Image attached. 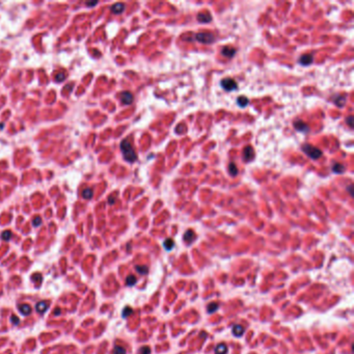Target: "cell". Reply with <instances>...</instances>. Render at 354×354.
<instances>
[{"mask_svg": "<svg viewBox=\"0 0 354 354\" xmlns=\"http://www.w3.org/2000/svg\"><path fill=\"white\" fill-rule=\"evenodd\" d=\"M198 20L201 23H209L212 21V17H211L209 13L204 11V13H200L198 15Z\"/></svg>", "mask_w": 354, "mask_h": 354, "instance_id": "8fae6325", "label": "cell"}, {"mask_svg": "<svg viewBox=\"0 0 354 354\" xmlns=\"http://www.w3.org/2000/svg\"><path fill=\"white\" fill-rule=\"evenodd\" d=\"M36 277V280H37V283H41V274H39V273H36V274H34V275H32V278H34Z\"/></svg>", "mask_w": 354, "mask_h": 354, "instance_id": "836d02e7", "label": "cell"}, {"mask_svg": "<svg viewBox=\"0 0 354 354\" xmlns=\"http://www.w3.org/2000/svg\"><path fill=\"white\" fill-rule=\"evenodd\" d=\"M132 313H133V309L131 308L130 306H126L123 311V318H127L128 316H130Z\"/></svg>", "mask_w": 354, "mask_h": 354, "instance_id": "484cf974", "label": "cell"}, {"mask_svg": "<svg viewBox=\"0 0 354 354\" xmlns=\"http://www.w3.org/2000/svg\"><path fill=\"white\" fill-rule=\"evenodd\" d=\"M18 308L23 315H29V314L31 313V306H30L29 304H26V303L20 304V305L18 306Z\"/></svg>", "mask_w": 354, "mask_h": 354, "instance_id": "9a60e30c", "label": "cell"}, {"mask_svg": "<svg viewBox=\"0 0 354 354\" xmlns=\"http://www.w3.org/2000/svg\"><path fill=\"white\" fill-rule=\"evenodd\" d=\"M294 128L296 129L297 131L302 132V133H308L309 131V127L304 123L303 121H301V119H296V121H294Z\"/></svg>", "mask_w": 354, "mask_h": 354, "instance_id": "5b68a950", "label": "cell"}, {"mask_svg": "<svg viewBox=\"0 0 354 354\" xmlns=\"http://www.w3.org/2000/svg\"><path fill=\"white\" fill-rule=\"evenodd\" d=\"M221 54L223 56H226V57H233L234 55L236 54V49L233 48V47H229V46H226L222 48L221 50Z\"/></svg>", "mask_w": 354, "mask_h": 354, "instance_id": "9c48e42d", "label": "cell"}, {"mask_svg": "<svg viewBox=\"0 0 354 354\" xmlns=\"http://www.w3.org/2000/svg\"><path fill=\"white\" fill-rule=\"evenodd\" d=\"M93 189L91 188H85L82 192V196H83L85 200H90L91 198H93Z\"/></svg>", "mask_w": 354, "mask_h": 354, "instance_id": "44dd1931", "label": "cell"}, {"mask_svg": "<svg viewBox=\"0 0 354 354\" xmlns=\"http://www.w3.org/2000/svg\"><path fill=\"white\" fill-rule=\"evenodd\" d=\"M125 11V4L124 3H121V2H119V3H115L113 4V5L111 6V11L113 14H122L123 11Z\"/></svg>", "mask_w": 354, "mask_h": 354, "instance_id": "7c38bea8", "label": "cell"}, {"mask_svg": "<svg viewBox=\"0 0 354 354\" xmlns=\"http://www.w3.org/2000/svg\"><path fill=\"white\" fill-rule=\"evenodd\" d=\"M11 238V232L5 231L2 233V239H3L4 241H8Z\"/></svg>", "mask_w": 354, "mask_h": 354, "instance_id": "83f0119b", "label": "cell"}, {"mask_svg": "<svg viewBox=\"0 0 354 354\" xmlns=\"http://www.w3.org/2000/svg\"><path fill=\"white\" fill-rule=\"evenodd\" d=\"M139 353L140 354H150L151 353V348H150V347H142V348H140Z\"/></svg>", "mask_w": 354, "mask_h": 354, "instance_id": "f546056e", "label": "cell"}, {"mask_svg": "<svg viewBox=\"0 0 354 354\" xmlns=\"http://www.w3.org/2000/svg\"><path fill=\"white\" fill-rule=\"evenodd\" d=\"M346 122H347V124L349 125V127H351V128L353 127V116L352 115L348 116L347 119H346Z\"/></svg>", "mask_w": 354, "mask_h": 354, "instance_id": "1f68e13d", "label": "cell"}, {"mask_svg": "<svg viewBox=\"0 0 354 354\" xmlns=\"http://www.w3.org/2000/svg\"><path fill=\"white\" fill-rule=\"evenodd\" d=\"M55 79H56V81L62 82V81H64L65 79V75L62 72L57 73V74H56V76H55Z\"/></svg>", "mask_w": 354, "mask_h": 354, "instance_id": "f1b7e54d", "label": "cell"}, {"mask_svg": "<svg viewBox=\"0 0 354 354\" xmlns=\"http://www.w3.org/2000/svg\"><path fill=\"white\" fill-rule=\"evenodd\" d=\"M218 308H219V305H218L217 303H210L209 305H208V313L212 314L213 311H216Z\"/></svg>", "mask_w": 354, "mask_h": 354, "instance_id": "d4e9b609", "label": "cell"}, {"mask_svg": "<svg viewBox=\"0 0 354 354\" xmlns=\"http://www.w3.org/2000/svg\"><path fill=\"white\" fill-rule=\"evenodd\" d=\"M347 189H348V192L350 193V195H353V185H349Z\"/></svg>", "mask_w": 354, "mask_h": 354, "instance_id": "e575fe53", "label": "cell"}, {"mask_svg": "<svg viewBox=\"0 0 354 354\" xmlns=\"http://www.w3.org/2000/svg\"><path fill=\"white\" fill-rule=\"evenodd\" d=\"M136 283H137L136 276L132 275V274H131V275H129L127 277V280H126V283H127L128 286H130V287H131V286H134Z\"/></svg>", "mask_w": 354, "mask_h": 354, "instance_id": "603a6c76", "label": "cell"}, {"mask_svg": "<svg viewBox=\"0 0 354 354\" xmlns=\"http://www.w3.org/2000/svg\"><path fill=\"white\" fill-rule=\"evenodd\" d=\"M302 152L305 153L311 159H318L322 156V151L318 149L316 147H313L311 144H303L302 145Z\"/></svg>", "mask_w": 354, "mask_h": 354, "instance_id": "7a4b0ae2", "label": "cell"}, {"mask_svg": "<svg viewBox=\"0 0 354 354\" xmlns=\"http://www.w3.org/2000/svg\"><path fill=\"white\" fill-rule=\"evenodd\" d=\"M58 311H60V309H58V308H56V309H55V313H54L55 315H58Z\"/></svg>", "mask_w": 354, "mask_h": 354, "instance_id": "74e56055", "label": "cell"}, {"mask_svg": "<svg viewBox=\"0 0 354 354\" xmlns=\"http://www.w3.org/2000/svg\"><path fill=\"white\" fill-rule=\"evenodd\" d=\"M227 352V347L226 344H218L215 347V353L216 354H226Z\"/></svg>", "mask_w": 354, "mask_h": 354, "instance_id": "e0dca14e", "label": "cell"}, {"mask_svg": "<svg viewBox=\"0 0 354 354\" xmlns=\"http://www.w3.org/2000/svg\"><path fill=\"white\" fill-rule=\"evenodd\" d=\"M163 246L165 247L166 250H172L173 248V246H175V241H173L172 239H170V238L166 239V240L164 241V243H163Z\"/></svg>", "mask_w": 354, "mask_h": 354, "instance_id": "ffe728a7", "label": "cell"}, {"mask_svg": "<svg viewBox=\"0 0 354 354\" xmlns=\"http://www.w3.org/2000/svg\"><path fill=\"white\" fill-rule=\"evenodd\" d=\"M254 150H252L251 147H245L244 150H243V159H244V161L246 162H249V161H251L252 159H254Z\"/></svg>", "mask_w": 354, "mask_h": 354, "instance_id": "8992f818", "label": "cell"}, {"mask_svg": "<svg viewBox=\"0 0 354 354\" xmlns=\"http://www.w3.org/2000/svg\"><path fill=\"white\" fill-rule=\"evenodd\" d=\"M48 302L47 301H40V302H37L36 303V311H39L40 314H42V313H45V311H47V308H48Z\"/></svg>", "mask_w": 354, "mask_h": 354, "instance_id": "5bb4252c", "label": "cell"}, {"mask_svg": "<svg viewBox=\"0 0 354 354\" xmlns=\"http://www.w3.org/2000/svg\"><path fill=\"white\" fill-rule=\"evenodd\" d=\"M135 269H136L137 272L140 274H147V267L144 266V265H137V266H135Z\"/></svg>", "mask_w": 354, "mask_h": 354, "instance_id": "cb8c5ba5", "label": "cell"}, {"mask_svg": "<svg viewBox=\"0 0 354 354\" xmlns=\"http://www.w3.org/2000/svg\"><path fill=\"white\" fill-rule=\"evenodd\" d=\"M248 103H249V100H248L246 97H244V96H241V97H239L238 99H237V104H238L241 108L246 107L248 105Z\"/></svg>", "mask_w": 354, "mask_h": 354, "instance_id": "ac0fdd59", "label": "cell"}, {"mask_svg": "<svg viewBox=\"0 0 354 354\" xmlns=\"http://www.w3.org/2000/svg\"><path fill=\"white\" fill-rule=\"evenodd\" d=\"M220 85H221V87L226 91H233V90H237V87H238L236 81L234 80L233 78L222 79V80L220 81Z\"/></svg>", "mask_w": 354, "mask_h": 354, "instance_id": "277c9868", "label": "cell"}, {"mask_svg": "<svg viewBox=\"0 0 354 354\" xmlns=\"http://www.w3.org/2000/svg\"><path fill=\"white\" fill-rule=\"evenodd\" d=\"M98 4V1H95V2H86V5L88 6H93V5H97Z\"/></svg>", "mask_w": 354, "mask_h": 354, "instance_id": "d590c367", "label": "cell"}, {"mask_svg": "<svg viewBox=\"0 0 354 354\" xmlns=\"http://www.w3.org/2000/svg\"><path fill=\"white\" fill-rule=\"evenodd\" d=\"M332 172L337 173V175H341V173L345 172V166L341 163H334L333 166H332Z\"/></svg>", "mask_w": 354, "mask_h": 354, "instance_id": "2e32d148", "label": "cell"}, {"mask_svg": "<svg viewBox=\"0 0 354 354\" xmlns=\"http://www.w3.org/2000/svg\"><path fill=\"white\" fill-rule=\"evenodd\" d=\"M121 151H122L123 156H124V159H125L127 162L133 163V162H135V161H136L137 155H136V153H135V151H134V149H133L132 144H131L127 139H125V140H123V141H122V144H121Z\"/></svg>", "mask_w": 354, "mask_h": 354, "instance_id": "6da1fadb", "label": "cell"}, {"mask_svg": "<svg viewBox=\"0 0 354 354\" xmlns=\"http://www.w3.org/2000/svg\"><path fill=\"white\" fill-rule=\"evenodd\" d=\"M121 101L123 102V104L130 105L133 102V95L129 91H124L121 95Z\"/></svg>", "mask_w": 354, "mask_h": 354, "instance_id": "ba28073f", "label": "cell"}, {"mask_svg": "<svg viewBox=\"0 0 354 354\" xmlns=\"http://www.w3.org/2000/svg\"><path fill=\"white\" fill-rule=\"evenodd\" d=\"M233 333L235 334L236 337H241L243 333H244V328L241 326V325H234Z\"/></svg>", "mask_w": 354, "mask_h": 354, "instance_id": "d6986e66", "label": "cell"}, {"mask_svg": "<svg viewBox=\"0 0 354 354\" xmlns=\"http://www.w3.org/2000/svg\"><path fill=\"white\" fill-rule=\"evenodd\" d=\"M184 241L187 243V244H191L192 242L194 241V239H195V234H194V232L192 231V229H188V231H186V233L184 234Z\"/></svg>", "mask_w": 354, "mask_h": 354, "instance_id": "30bf717a", "label": "cell"}, {"mask_svg": "<svg viewBox=\"0 0 354 354\" xmlns=\"http://www.w3.org/2000/svg\"><path fill=\"white\" fill-rule=\"evenodd\" d=\"M229 175H232L233 177H235L237 173H238V168H237L235 163L229 164Z\"/></svg>", "mask_w": 354, "mask_h": 354, "instance_id": "7402d4cb", "label": "cell"}, {"mask_svg": "<svg viewBox=\"0 0 354 354\" xmlns=\"http://www.w3.org/2000/svg\"><path fill=\"white\" fill-rule=\"evenodd\" d=\"M333 102H334V104L337 105L339 107H343L344 105H345V102H346V97L343 95H337L336 97L333 98Z\"/></svg>", "mask_w": 354, "mask_h": 354, "instance_id": "4fadbf2b", "label": "cell"}, {"mask_svg": "<svg viewBox=\"0 0 354 354\" xmlns=\"http://www.w3.org/2000/svg\"><path fill=\"white\" fill-rule=\"evenodd\" d=\"M113 354H126V349L124 347L116 346L113 350Z\"/></svg>", "mask_w": 354, "mask_h": 354, "instance_id": "4316f807", "label": "cell"}, {"mask_svg": "<svg viewBox=\"0 0 354 354\" xmlns=\"http://www.w3.org/2000/svg\"><path fill=\"white\" fill-rule=\"evenodd\" d=\"M11 322H13V324L17 325V324H19V322H20V320H19V318L17 317V316L13 315V316H11Z\"/></svg>", "mask_w": 354, "mask_h": 354, "instance_id": "d6a6232c", "label": "cell"}, {"mask_svg": "<svg viewBox=\"0 0 354 354\" xmlns=\"http://www.w3.org/2000/svg\"><path fill=\"white\" fill-rule=\"evenodd\" d=\"M313 62H314V57L311 54H303V55L300 56V58H299V64L304 65V67L309 65Z\"/></svg>", "mask_w": 354, "mask_h": 354, "instance_id": "52a82bcc", "label": "cell"}, {"mask_svg": "<svg viewBox=\"0 0 354 354\" xmlns=\"http://www.w3.org/2000/svg\"><path fill=\"white\" fill-rule=\"evenodd\" d=\"M194 39L201 44H212L215 41L214 34L210 33V32H200V33H196Z\"/></svg>", "mask_w": 354, "mask_h": 354, "instance_id": "3957f363", "label": "cell"}, {"mask_svg": "<svg viewBox=\"0 0 354 354\" xmlns=\"http://www.w3.org/2000/svg\"><path fill=\"white\" fill-rule=\"evenodd\" d=\"M41 222H42L41 218H40V217H36V218L33 219V221H32V224H33L34 226H39L40 224H41Z\"/></svg>", "mask_w": 354, "mask_h": 354, "instance_id": "4dcf8cb0", "label": "cell"}, {"mask_svg": "<svg viewBox=\"0 0 354 354\" xmlns=\"http://www.w3.org/2000/svg\"><path fill=\"white\" fill-rule=\"evenodd\" d=\"M108 203L110 204V205H113V204H114V198H112V196H111V198H108Z\"/></svg>", "mask_w": 354, "mask_h": 354, "instance_id": "8d00e7d4", "label": "cell"}]
</instances>
